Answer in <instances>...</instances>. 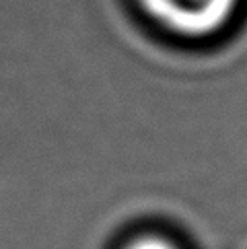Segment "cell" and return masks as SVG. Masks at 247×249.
Listing matches in <instances>:
<instances>
[{
	"label": "cell",
	"instance_id": "2",
	"mask_svg": "<svg viewBox=\"0 0 247 249\" xmlns=\"http://www.w3.org/2000/svg\"><path fill=\"white\" fill-rule=\"evenodd\" d=\"M126 249H175V247L161 237H138Z\"/></svg>",
	"mask_w": 247,
	"mask_h": 249
},
{
	"label": "cell",
	"instance_id": "1",
	"mask_svg": "<svg viewBox=\"0 0 247 249\" xmlns=\"http://www.w3.org/2000/svg\"><path fill=\"white\" fill-rule=\"evenodd\" d=\"M163 27L181 35H208L231 19L237 0H138Z\"/></svg>",
	"mask_w": 247,
	"mask_h": 249
}]
</instances>
